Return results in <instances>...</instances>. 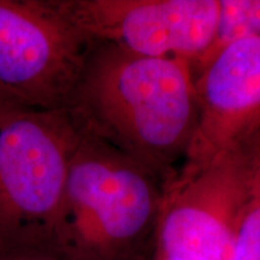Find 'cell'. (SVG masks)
<instances>
[{"mask_svg": "<svg viewBox=\"0 0 260 260\" xmlns=\"http://www.w3.org/2000/svg\"><path fill=\"white\" fill-rule=\"evenodd\" d=\"M195 88L199 115L181 174L260 134V37L224 48L195 76Z\"/></svg>", "mask_w": 260, "mask_h": 260, "instance_id": "52a82bcc", "label": "cell"}, {"mask_svg": "<svg viewBox=\"0 0 260 260\" xmlns=\"http://www.w3.org/2000/svg\"><path fill=\"white\" fill-rule=\"evenodd\" d=\"M80 129L68 110L0 106V251L44 247Z\"/></svg>", "mask_w": 260, "mask_h": 260, "instance_id": "3957f363", "label": "cell"}, {"mask_svg": "<svg viewBox=\"0 0 260 260\" xmlns=\"http://www.w3.org/2000/svg\"><path fill=\"white\" fill-rule=\"evenodd\" d=\"M233 260H260V136L248 195L236 230Z\"/></svg>", "mask_w": 260, "mask_h": 260, "instance_id": "9c48e42d", "label": "cell"}, {"mask_svg": "<svg viewBox=\"0 0 260 260\" xmlns=\"http://www.w3.org/2000/svg\"><path fill=\"white\" fill-rule=\"evenodd\" d=\"M151 260H177V259H171V258H167V256H161V255H157V254H152Z\"/></svg>", "mask_w": 260, "mask_h": 260, "instance_id": "8fae6325", "label": "cell"}, {"mask_svg": "<svg viewBox=\"0 0 260 260\" xmlns=\"http://www.w3.org/2000/svg\"><path fill=\"white\" fill-rule=\"evenodd\" d=\"M68 111L81 130L139 162L164 184L177 174L197 126L193 69L182 58L94 44Z\"/></svg>", "mask_w": 260, "mask_h": 260, "instance_id": "6da1fadb", "label": "cell"}, {"mask_svg": "<svg viewBox=\"0 0 260 260\" xmlns=\"http://www.w3.org/2000/svg\"><path fill=\"white\" fill-rule=\"evenodd\" d=\"M92 44L190 65L212 41L219 0H52Z\"/></svg>", "mask_w": 260, "mask_h": 260, "instance_id": "8992f818", "label": "cell"}, {"mask_svg": "<svg viewBox=\"0 0 260 260\" xmlns=\"http://www.w3.org/2000/svg\"><path fill=\"white\" fill-rule=\"evenodd\" d=\"M3 103H5V102H3V100H0V105H2V104H3Z\"/></svg>", "mask_w": 260, "mask_h": 260, "instance_id": "7c38bea8", "label": "cell"}, {"mask_svg": "<svg viewBox=\"0 0 260 260\" xmlns=\"http://www.w3.org/2000/svg\"><path fill=\"white\" fill-rule=\"evenodd\" d=\"M260 37V0H219L217 28L209 47L191 63L194 76L234 42Z\"/></svg>", "mask_w": 260, "mask_h": 260, "instance_id": "ba28073f", "label": "cell"}, {"mask_svg": "<svg viewBox=\"0 0 260 260\" xmlns=\"http://www.w3.org/2000/svg\"><path fill=\"white\" fill-rule=\"evenodd\" d=\"M260 134L162 184L152 254L177 260H233Z\"/></svg>", "mask_w": 260, "mask_h": 260, "instance_id": "5b68a950", "label": "cell"}, {"mask_svg": "<svg viewBox=\"0 0 260 260\" xmlns=\"http://www.w3.org/2000/svg\"><path fill=\"white\" fill-rule=\"evenodd\" d=\"M0 260H64L44 247H18L0 251Z\"/></svg>", "mask_w": 260, "mask_h": 260, "instance_id": "30bf717a", "label": "cell"}, {"mask_svg": "<svg viewBox=\"0 0 260 260\" xmlns=\"http://www.w3.org/2000/svg\"><path fill=\"white\" fill-rule=\"evenodd\" d=\"M93 45L52 0H0V100L68 110Z\"/></svg>", "mask_w": 260, "mask_h": 260, "instance_id": "277c9868", "label": "cell"}, {"mask_svg": "<svg viewBox=\"0 0 260 260\" xmlns=\"http://www.w3.org/2000/svg\"><path fill=\"white\" fill-rule=\"evenodd\" d=\"M161 199L153 172L80 129L44 248L64 260H151Z\"/></svg>", "mask_w": 260, "mask_h": 260, "instance_id": "7a4b0ae2", "label": "cell"}]
</instances>
